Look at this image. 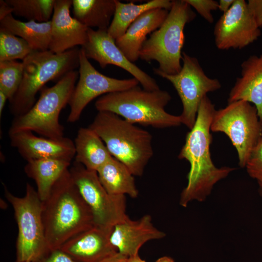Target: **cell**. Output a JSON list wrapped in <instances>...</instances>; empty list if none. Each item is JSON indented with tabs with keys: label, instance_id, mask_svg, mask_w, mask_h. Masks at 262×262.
Masks as SVG:
<instances>
[{
	"label": "cell",
	"instance_id": "6da1fadb",
	"mask_svg": "<svg viewBox=\"0 0 262 262\" xmlns=\"http://www.w3.org/2000/svg\"><path fill=\"white\" fill-rule=\"evenodd\" d=\"M214 105L207 96L200 103L195 123L185 137L184 145L178 155L190 164L188 182L180 196V204L186 207L193 200H204L213 185L226 178L235 168H218L213 164L210 153L212 142L211 125L215 111Z\"/></svg>",
	"mask_w": 262,
	"mask_h": 262
},
{
	"label": "cell",
	"instance_id": "7a4b0ae2",
	"mask_svg": "<svg viewBox=\"0 0 262 262\" xmlns=\"http://www.w3.org/2000/svg\"><path fill=\"white\" fill-rule=\"evenodd\" d=\"M42 201V219L49 250L94 226L92 213L80 194L69 168Z\"/></svg>",
	"mask_w": 262,
	"mask_h": 262
},
{
	"label": "cell",
	"instance_id": "3957f363",
	"mask_svg": "<svg viewBox=\"0 0 262 262\" xmlns=\"http://www.w3.org/2000/svg\"><path fill=\"white\" fill-rule=\"evenodd\" d=\"M89 127L134 176L143 175L153 155L152 137L148 131L107 111L98 112Z\"/></svg>",
	"mask_w": 262,
	"mask_h": 262
},
{
	"label": "cell",
	"instance_id": "277c9868",
	"mask_svg": "<svg viewBox=\"0 0 262 262\" xmlns=\"http://www.w3.org/2000/svg\"><path fill=\"white\" fill-rule=\"evenodd\" d=\"M171 99L166 91H149L137 85L103 95L96 101L95 106L98 112L115 113L134 124L163 129L181 124L180 115L170 114L165 110Z\"/></svg>",
	"mask_w": 262,
	"mask_h": 262
},
{
	"label": "cell",
	"instance_id": "5b68a950",
	"mask_svg": "<svg viewBox=\"0 0 262 262\" xmlns=\"http://www.w3.org/2000/svg\"><path fill=\"white\" fill-rule=\"evenodd\" d=\"M80 49L73 48L62 53L50 50L34 51L22 61L20 86L9 100V110L14 117L27 112L34 104L37 93L50 81L59 80L79 66Z\"/></svg>",
	"mask_w": 262,
	"mask_h": 262
},
{
	"label": "cell",
	"instance_id": "8992f818",
	"mask_svg": "<svg viewBox=\"0 0 262 262\" xmlns=\"http://www.w3.org/2000/svg\"><path fill=\"white\" fill-rule=\"evenodd\" d=\"M172 1V7L164 23L147 39L139 53V58L143 61L158 63V67L154 69L169 75L177 74L181 69L184 29L196 16L185 0Z\"/></svg>",
	"mask_w": 262,
	"mask_h": 262
},
{
	"label": "cell",
	"instance_id": "52a82bcc",
	"mask_svg": "<svg viewBox=\"0 0 262 262\" xmlns=\"http://www.w3.org/2000/svg\"><path fill=\"white\" fill-rule=\"evenodd\" d=\"M78 78L79 71L73 70L54 85L44 87L33 106L24 114L14 117L8 134L30 131L55 140L64 137L65 129L60 123L59 116L68 104Z\"/></svg>",
	"mask_w": 262,
	"mask_h": 262
},
{
	"label": "cell",
	"instance_id": "ba28073f",
	"mask_svg": "<svg viewBox=\"0 0 262 262\" xmlns=\"http://www.w3.org/2000/svg\"><path fill=\"white\" fill-rule=\"evenodd\" d=\"M18 228L16 262H34L49 251L42 219V201L37 190L27 183L23 197L12 194L4 186Z\"/></svg>",
	"mask_w": 262,
	"mask_h": 262
},
{
	"label": "cell",
	"instance_id": "9c48e42d",
	"mask_svg": "<svg viewBox=\"0 0 262 262\" xmlns=\"http://www.w3.org/2000/svg\"><path fill=\"white\" fill-rule=\"evenodd\" d=\"M211 131L228 136L237 150L239 165L245 167L262 133V121L254 105L239 100L215 110Z\"/></svg>",
	"mask_w": 262,
	"mask_h": 262
},
{
	"label": "cell",
	"instance_id": "30bf717a",
	"mask_svg": "<svg viewBox=\"0 0 262 262\" xmlns=\"http://www.w3.org/2000/svg\"><path fill=\"white\" fill-rule=\"evenodd\" d=\"M182 56V67L178 73L169 75L153 70L174 87L182 104V111L180 115L181 124L191 130L195 123L203 98L208 93L220 89L221 84L218 79L207 76L196 57L184 52Z\"/></svg>",
	"mask_w": 262,
	"mask_h": 262
},
{
	"label": "cell",
	"instance_id": "8fae6325",
	"mask_svg": "<svg viewBox=\"0 0 262 262\" xmlns=\"http://www.w3.org/2000/svg\"><path fill=\"white\" fill-rule=\"evenodd\" d=\"M69 171L92 213L94 226L112 228L129 217L126 212L125 196L110 195L101 183L97 171L88 170L75 161Z\"/></svg>",
	"mask_w": 262,
	"mask_h": 262
},
{
	"label": "cell",
	"instance_id": "7c38bea8",
	"mask_svg": "<svg viewBox=\"0 0 262 262\" xmlns=\"http://www.w3.org/2000/svg\"><path fill=\"white\" fill-rule=\"evenodd\" d=\"M79 68V79L68 103L70 112L67 120L70 123L79 120L84 108L95 98L125 90L139 83L134 78L118 79L101 74L90 63L81 48Z\"/></svg>",
	"mask_w": 262,
	"mask_h": 262
},
{
	"label": "cell",
	"instance_id": "4fadbf2b",
	"mask_svg": "<svg viewBox=\"0 0 262 262\" xmlns=\"http://www.w3.org/2000/svg\"><path fill=\"white\" fill-rule=\"evenodd\" d=\"M261 34L245 0H235L216 22L213 30L215 46L220 50L242 49L257 40Z\"/></svg>",
	"mask_w": 262,
	"mask_h": 262
},
{
	"label": "cell",
	"instance_id": "5bb4252c",
	"mask_svg": "<svg viewBox=\"0 0 262 262\" xmlns=\"http://www.w3.org/2000/svg\"><path fill=\"white\" fill-rule=\"evenodd\" d=\"M107 30L88 28L87 41L81 47L87 59L97 61L102 68L111 65L124 69L133 76L145 90L160 89L154 79L127 59Z\"/></svg>",
	"mask_w": 262,
	"mask_h": 262
},
{
	"label": "cell",
	"instance_id": "9a60e30c",
	"mask_svg": "<svg viewBox=\"0 0 262 262\" xmlns=\"http://www.w3.org/2000/svg\"><path fill=\"white\" fill-rule=\"evenodd\" d=\"M72 0H55L51 20L49 50L59 54L77 46H82L88 37V28L70 15Z\"/></svg>",
	"mask_w": 262,
	"mask_h": 262
},
{
	"label": "cell",
	"instance_id": "2e32d148",
	"mask_svg": "<svg viewBox=\"0 0 262 262\" xmlns=\"http://www.w3.org/2000/svg\"><path fill=\"white\" fill-rule=\"evenodd\" d=\"M11 146L27 162L52 158L71 161L75 155L74 143L64 137L53 139L34 135L30 131H22L9 135Z\"/></svg>",
	"mask_w": 262,
	"mask_h": 262
},
{
	"label": "cell",
	"instance_id": "e0dca14e",
	"mask_svg": "<svg viewBox=\"0 0 262 262\" xmlns=\"http://www.w3.org/2000/svg\"><path fill=\"white\" fill-rule=\"evenodd\" d=\"M165 235L154 226L150 215L146 214L136 220L128 217L115 225L110 240L118 253L128 258L138 254L140 248L147 241L160 239Z\"/></svg>",
	"mask_w": 262,
	"mask_h": 262
},
{
	"label": "cell",
	"instance_id": "ac0fdd59",
	"mask_svg": "<svg viewBox=\"0 0 262 262\" xmlns=\"http://www.w3.org/2000/svg\"><path fill=\"white\" fill-rule=\"evenodd\" d=\"M112 228L94 226L71 238L59 249L79 262H101L117 252L110 240Z\"/></svg>",
	"mask_w": 262,
	"mask_h": 262
},
{
	"label": "cell",
	"instance_id": "d6986e66",
	"mask_svg": "<svg viewBox=\"0 0 262 262\" xmlns=\"http://www.w3.org/2000/svg\"><path fill=\"white\" fill-rule=\"evenodd\" d=\"M168 13V10L163 8L144 13L131 24L123 35L115 40L117 47L129 61L133 63L138 60L147 35L161 27Z\"/></svg>",
	"mask_w": 262,
	"mask_h": 262
},
{
	"label": "cell",
	"instance_id": "ffe728a7",
	"mask_svg": "<svg viewBox=\"0 0 262 262\" xmlns=\"http://www.w3.org/2000/svg\"><path fill=\"white\" fill-rule=\"evenodd\" d=\"M241 67V77L230 91L228 103L244 100L253 103L262 121V54L249 56Z\"/></svg>",
	"mask_w": 262,
	"mask_h": 262
},
{
	"label": "cell",
	"instance_id": "44dd1931",
	"mask_svg": "<svg viewBox=\"0 0 262 262\" xmlns=\"http://www.w3.org/2000/svg\"><path fill=\"white\" fill-rule=\"evenodd\" d=\"M75 162L97 171L113 156L100 137L89 127L81 128L75 138Z\"/></svg>",
	"mask_w": 262,
	"mask_h": 262
},
{
	"label": "cell",
	"instance_id": "7402d4cb",
	"mask_svg": "<svg viewBox=\"0 0 262 262\" xmlns=\"http://www.w3.org/2000/svg\"><path fill=\"white\" fill-rule=\"evenodd\" d=\"M71 162L52 158L27 162L24 166V172L29 178L34 180L37 192L42 201L47 197L57 181L69 169Z\"/></svg>",
	"mask_w": 262,
	"mask_h": 262
},
{
	"label": "cell",
	"instance_id": "603a6c76",
	"mask_svg": "<svg viewBox=\"0 0 262 262\" xmlns=\"http://www.w3.org/2000/svg\"><path fill=\"white\" fill-rule=\"evenodd\" d=\"M51 20L45 22L21 21L12 14L0 20V30L10 33L25 40L33 51H46L51 38Z\"/></svg>",
	"mask_w": 262,
	"mask_h": 262
},
{
	"label": "cell",
	"instance_id": "cb8c5ba5",
	"mask_svg": "<svg viewBox=\"0 0 262 262\" xmlns=\"http://www.w3.org/2000/svg\"><path fill=\"white\" fill-rule=\"evenodd\" d=\"M97 172L101 183L110 195L137 197L138 191L134 176L116 158L112 157Z\"/></svg>",
	"mask_w": 262,
	"mask_h": 262
},
{
	"label": "cell",
	"instance_id": "d4e9b609",
	"mask_svg": "<svg viewBox=\"0 0 262 262\" xmlns=\"http://www.w3.org/2000/svg\"><path fill=\"white\" fill-rule=\"evenodd\" d=\"M74 17L88 28L108 29L115 10V0H72Z\"/></svg>",
	"mask_w": 262,
	"mask_h": 262
},
{
	"label": "cell",
	"instance_id": "484cf974",
	"mask_svg": "<svg viewBox=\"0 0 262 262\" xmlns=\"http://www.w3.org/2000/svg\"><path fill=\"white\" fill-rule=\"evenodd\" d=\"M172 5V1L169 0H151L139 4L115 0V12L107 31L116 40L123 35L131 24L144 13L156 8L169 11Z\"/></svg>",
	"mask_w": 262,
	"mask_h": 262
},
{
	"label": "cell",
	"instance_id": "4316f807",
	"mask_svg": "<svg viewBox=\"0 0 262 262\" xmlns=\"http://www.w3.org/2000/svg\"><path fill=\"white\" fill-rule=\"evenodd\" d=\"M12 7L13 13L28 21H50L55 0H6Z\"/></svg>",
	"mask_w": 262,
	"mask_h": 262
},
{
	"label": "cell",
	"instance_id": "83f0119b",
	"mask_svg": "<svg viewBox=\"0 0 262 262\" xmlns=\"http://www.w3.org/2000/svg\"><path fill=\"white\" fill-rule=\"evenodd\" d=\"M34 51L23 39L0 30V62L21 60Z\"/></svg>",
	"mask_w": 262,
	"mask_h": 262
},
{
	"label": "cell",
	"instance_id": "f1b7e54d",
	"mask_svg": "<svg viewBox=\"0 0 262 262\" xmlns=\"http://www.w3.org/2000/svg\"><path fill=\"white\" fill-rule=\"evenodd\" d=\"M22 73V62L16 60L0 62V89L6 93L9 100L13 97L20 86Z\"/></svg>",
	"mask_w": 262,
	"mask_h": 262
},
{
	"label": "cell",
	"instance_id": "f546056e",
	"mask_svg": "<svg viewBox=\"0 0 262 262\" xmlns=\"http://www.w3.org/2000/svg\"><path fill=\"white\" fill-rule=\"evenodd\" d=\"M246 167L252 178L257 181L262 180V133L251 153Z\"/></svg>",
	"mask_w": 262,
	"mask_h": 262
},
{
	"label": "cell",
	"instance_id": "4dcf8cb0",
	"mask_svg": "<svg viewBox=\"0 0 262 262\" xmlns=\"http://www.w3.org/2000/svg\"><path fill=\"white\" fill-rule=\"evenodd\" d=\"M185 1L208 22L212 23L213 22L214 19L212 12L218 9V1L214 0H185Z\"/></svg>",
	"mask_w": 262,
	"mask_h": 262
},
{
	"label": "cell",
	"instance_id": "1f68e13d",
	"mask_svg": "<svg viewBox=\"0 0 262 262\" xmlns=\"http://www.w3.org/2000/svg\"><path fill=\"white\" fill-rule=\"evenodd\" d=\"M34 262H79L61 250L56 249L49 251L42 257Z\"/></svg>",
	"mask_w": 262,
	"mask_h": 262
},
{
	"label": "cell",
	"instance_id": "d6a6232c",
	"mask_svg": "<svg viewBox=\"0 0 262 262\" xmlns=\"http://www.w3.org/2000/svg\"><path fill=\"white\" fill-rule=\"evenodd\" d=\"M248 7L258 26L262 27V0H248Z\"/></svg>",
	"mask_w": 262,
	"mask_h": 262
},
{
	"label": "cell",
	"instance_id": "836d02e7",
	"mask_svg": "<svg viewBox=\"0 0 262 262\" xmlns=\"http://www.w3.org/2000/svg\"><path fill=\"white\" fill-rule=\"evenodd\" d=\"M13 12L12 7L6 2V0H0V20L8 15L12 14Z\"/></svg>",
	"mask_w": 262,
	"mask_h": 262
},
{
	"label": "cell",
	"instance_id": "e575fe53",
	"mask_svg": "<svg viewBox=\"0 0 262 262\" xmlns=\"http://www.w3.org/2000/svg\"><path fill=\"white\" fill-rule=\"evenodd\" d=\"M127 257L118 252L108 257L101 262H126Z\"/></svg>",
	"mask_w": 262,
	"mask_h": 262
},
{
	"label": "cell",
	"instance_id": "d590c367",
	"mask_svg": "<svg viewBox=\"0 0 262 262\" xmlns=\"http://www.w3.org/2000/svg\"><path fill=\"white\" fill-rule=\"evenodd\" d=\"M235 0H220L218 2V8L223 13L226 12L231 7Z\"/></svg>",
	"mask_w": 262,
	"mask_h": 262
},
{
	"label": "cell",
	"instance_id": "8d00e7d4",
	"mask_svg": "<svg viewBox=\"0 0 262 262\" xmlns=\"http://www.w3.org/2000/svg\"><path fill=\"white\" fill-rule=\"evenodd\" d=\"M7 100H9L8 96L3 90L0 89V116L2 114L5 105Z\"/></svg>",
	"mask_w": 262,
	"mask_h": 262
},
{
	"label": "cell",
	"instance_id": "74e56055",
	"mask_svg": "<svg viewBox=\"0 0 262 262\" xmlns=\"http://www.w3.org/2000/svg\"><path fill=\"white\" fill-rule=\"evenodd\" d=\"M126 262H147L144 260H142L139 255V254L128 257L126 260Z\"/></svg>",
	"mask_w": 262,
	"mask_h": 262
},
{
	"label": "cell",
	"instance_id": "f35d334b",
	"mask_svg": "<svg viewBox=\"0 0 262 262\" xmlns=\"http://www.w3.org/2000/svg\"><path fill=\"white\" fill-rule=\"evenodd\" d=\"M155 262H175V261L169 257L163 256L157 259Z\"/></svg>",
	"mask_w": 262,
	"mask_h": 262
},
{
	"label": "cell",
	"instance_id": "ab89813d",
	"mask_svg": "<svg viewBox=\"0 0 262 262\" xmlns=\"http://www.w3.org/2000/svg\"><path fill=\"white\" fill-rule=\"evenodd\" d=\"M259 186V191L260 193L262 196V180L258 181Z\"/></svg>",
	"mask_w": 262,
	"mask_h": 262
},
{
	"label": "cell",
	"instance_id": "60d3db41",
	"mask_svg": "<svg viewBox=\"0 0 262 262\" xmlns=\"http://www.w3.org/2000/svg\"></svg>",
	"mask_w": 262,
	"mask_h": 262
}]
</instances>
